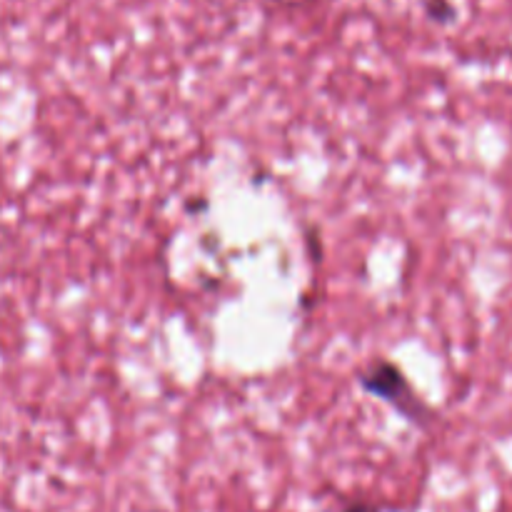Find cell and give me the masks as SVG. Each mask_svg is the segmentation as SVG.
I'll return each instance as SVG.
<instances>
[{
  "label": "cell",
  "instance_id": "obj_1",
  "mask_svg": "<svg viewBox=\"0 0 512 512\" xmlns=\"http://www.w3.org/2000/svg\"><path fill=\"white\" fill-rule=\"evenodd\" d=\"M350 512H370V510H363V508H358V510H350Z\"/></svg>",
  "mask_w": 512,
  "mask_h": 512
}]
</instances>
